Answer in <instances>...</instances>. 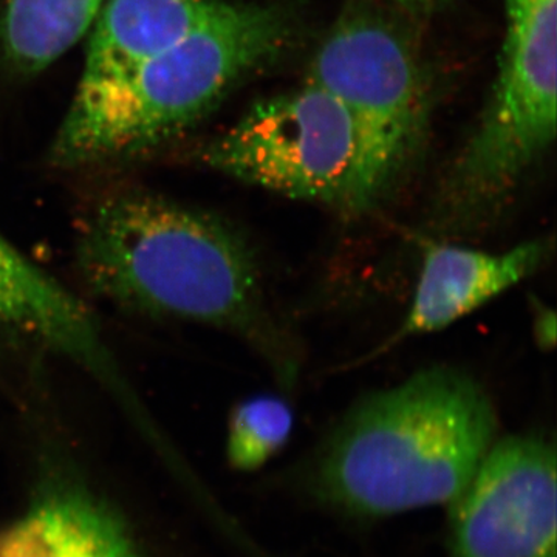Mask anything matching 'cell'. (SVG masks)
<instances>
[{
    "mask_svg": "<svg viewBox=\"0 0 557 557\" xmlns=\"http://www.w3.org/2000/svg\"><path fill=\"white\" fill-rule=\"evenodd\" d=\"M73 255L91 295L116 309L239 335L292 373L255 255L230 223L157 190L110 186L84 200Z\"/></svg>",
    "mask_w": 557,
    "mask_h": 557,
    "instance_id": "obj_1",
    "label": "cell"
},
{
    "mask_svg": "<svg viewBox=\"0 0 557 557\" xmlns=\"http://www.w3.org/2000/svg\"><path fill=\"white\" fill-rule=\"evenodd\" d=\"M485 388L450 368L421 370L362 399L304 471V496L357 519L450 505L496 442Z\"/></svg>",
    "mask_w": 557,
    "mask_h": 557,
    "instance_id": "obj_2",
    "label": "cell"
},
{
    "mask_svg": "<svg viewBox=\"0 0 557 557\" xmlns=\"http://www.w3.org/2000/svg\"><path fill=\"white\" fill-rule=\"evenodd\" d=\"M298 30L285 2L218 9L185 38L108 86L76 90L51 145V164L102 166L186 134L244 76L276 60Z\"/></svg>",
    "mask_w": 557,
    "mask_h": 557,
    "instance_id": "obj_3",
    "label": "cell"
},
{
    "mask_svg": "<svg viewBox=\"0 0 557 557\" xmlns=\"http://www.w3.org/2000/svg\"><path fill=\"white\" fill-rule=\"evenodd\" d=\"M502 2L496 83L440 188L438 222L450 230L494 218L556 139L557 0Z\"/></svg>",
    "mask_w": 557,
    "mask_h": 557,
    "instance_id": "obj_4",
    "label": "cell"
},
{
    "mask_svg": "<svg viewBox=\"0 0 557 557\" xmlns=\"http://www.w3.org/2000/svg\"><path fill=\"white\" fill-rule=\"evenodd\" d=\"M199 160L288 199L355 212L379 201L354 116L309 81L252 106L200 149Z\"/></svg>",
    "mask_w": 557,
    "mask_h": 557,
    "instance_id": "obj_5",
    "label": "cell"
},
{
    "mask_svg": "<svg viewBox=\"0 0 557 557\" xmlns=\"http://www.w3.org/2000/svg\"><path fill=\"white\" fill-rule=\"evenodd\" d=\"M309 83L357 123L376 199L408 166L428 123V87L409 39L364 11L344 14L311 60Z\"/></svg>",
    "mask_w": 557,
    "mask_h": 557,
    "instance_id": "obj_6",
    "label": "cell"
},
{
    "mask_svg": "<svg viewBox=\"0 0 557 557\" xmlns=\"http://www.w3.org/2000/svg\"><path fill=\"white\" fill-rule=\"evenodd\" d=\"M450 557H556V449L542 435L496 440L449 505Z\"/></svg>",
    "mask_w": 557,
    "mask_h": 557,
    "instance_id": "obj_7",
    "label": "cell"
},
{
    "mask_svg": "<svg viewBox=\"0 0 557 557\" xmlns=\"http://www.w3.org/2000/svg\"><path fill=\"white\" fill-rule=\"evenodd\" d=\"M27 508L0 528V557H145L123 516L62 457H44Z\"/></svg>",
    "mask_w": 557,
    "mask_h": 557,
    "instance_id": "obj_8",
    "label": "cell"
},
{
    "mask_svg": "<svg viewBox=\"0 0 557 557\" xmlns=\"http://www.w3.org/2000/svg\"><path fill=\"white\" fill-rule=\"evenodd\" d=\"M553 248L548 237L522 242L502 252L429 245L408 314L386 347L449 327L533 276L552 258Z\"/></svg>",
    "mask_w": 557,
    "mask_h": 557,
    "instance_id": "obj_9",
    "label": "cell"
},
{
    "mask_svg": "<svg viewBox=\"0 0 557 557\" xmlns=\"http://www.w3.org/2000/svg\"><path fill=\"white\" fill-rule=\"evenodd\" d=\"M220 0H106L94 22L78 90L129 75L143 62L185 38Z\"/></svg>",
    "mask_w": 557,
    "mask_h": 557,
    "instance_id": "obj_10",
    "label": "cell"
},
{
    "mask_svg": "<svg viewBox=\"0 0 557 557\" xmlns=\"http://www.w3.org/2000/svg\"><path fill=\"white\" fill-rule=\"evenodd\" d=\"M106 0H5L2 42L21 72L49 67L89 30Z\"/></svg>",
    "mask_w": 557,
    "mask_h": 557,
    "instance_id": "obj_11",
    "label": "cell"
},
{
    "mask_svg": "<svg viewBox=\"0 0 557 557\" xmlns=\"http://www.w3.org/2000/svg\"><path fill=\"white\" fill-rule=\"evenodd\" d=\"M295 417L288 403L273 395L245 399L233 410L226 458L236 471H256L277 456L292 437Z\"/></svg>",
    "mask_w": 557,
    "mask_h": 557,
    "instance_id": "obj_12",
    "label": "cell"
},
{
    "mask_svg": "<svg viewBox=\"0 0 557 557\" xmlns=\"http://www.w3.org/2000/svg\"><path fill=\"white\" fill-rule=\"evenodd\" d=\"M38 282L32 260L0 234V324L24 309Z\"/></svg>",
    "mask_w": 557,
    "mask_h": 557,
    "instance_id": "obj_13",
    "label": "cell"
},
{
    "mask_svg": "<svg viewBox=\"0 0 557 557\" xmlns=\"http://www.w3.org/2000/svg\"><path fill=\"white\" fill-rule=\"evenodd\" d=\"M397 5L409 11H416V13H424V11H431L443 5L446 0H392Z\"/></svg>",
    "mask_w": 557,
    "mask_h": 557,
    "instance_id": "obj_14",
    "label": "cell"
}]
</instances>
